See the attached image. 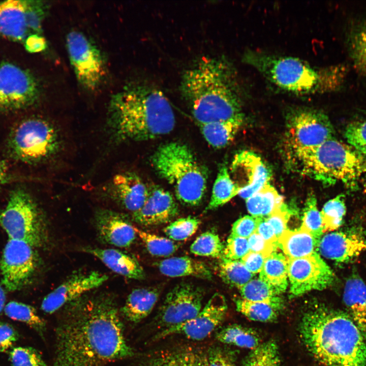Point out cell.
<instances>
[{"mask_svg": "<svg viewBox=\"0 0 366 366\" xmlns=\"http://www.w3.org/2000/svg\"><path fill=\"white\" fill-rule=\"evenodd\" d=\"M288 277L292 296L311 290H322L330 286L334 276L318 253L299 258H288Z\"/></svg>", "mask_w": 366, "mask_h": 366, "instance_id": "16", "label": "cell"}, {"mask_svg": "<svg viewBox=\"0 0 366 366\" xmlns=\"http://www.w3.org/2000/svg\"><path fill=\"white\" fill-rule=\"evenodd\" d=\"M317 248L326 258L346 263L366 250V232L350 230L329 233L321 238Z\"/></svg>", "mask_w": 366, "mask_h": 366, "instance_id": "20", "label": "cell"}, {"mask_svg": "<svg viewBox=\"0 0 366 366\" xmlns=\"http://www.w3.org/2000/svg\"><path fill=\"white\" fill-rule=\"evenodd\" d=\"M235 304L237 311L249 319L262 322L276 321L282 309L270 304L248 301L242 298L236 299Z\"/></svg>", "mask_w": 366, "mask_h": 366, "instance_id": "36", "label": "cell"}, {"mask_svg": "<svg viewBox=\"0 0 366 366\" xmlns=\"http://www.w3.org/2000/svg\"><path fill=\"white\" fill-rule=\"evenodd\" d=\"M343 300L359 329L362 328L366 323V284L357 274L347 280Z\"/></svg>", "mask_w": 366, "mask_h": 366, "instance_id": "29", "label": "cell"}, {"mask_svg": "<svg viewBox=\"0 0 366 366\" xmlns=\"http://www.w3.org/2000/svg\"><path fill=\"white\" fill-rule=\"evenodd\" d=\"M228 309L225 297L215 293L200 312L194 318L177 325L162 330L155 340L172 334H181L193 340L208 337L223 321Z\"/></svg>", "mask_w": 366, "mask_h": 366, "instance_id": "17", "label": "cell"}, {"mask_svg": "<svg viewBox=\"0 0 366 366\" xmlns=\"http://www.w3.org/2000/svg\"><path fill=\"white\" fill-rule=\"evenodd\" d=\"M6 294L3 288L0 284V314L5 307Z\"/></svg>", "mask_w": 366, "mask_h": 366, "instance_id": "58", "label": "cell"}, {"mask_svg": "<svg viewBox=\"0 0 366 366\" xmlns=\"http://www.w3.org/2000/svg\"><path fill=\"white\" fill-rule=\"evenodd\" d=\"M4 312L10 318L25 323L41 334L44 333L45 322L34 307L13 301L5 306Z\"/></svg>", "mask_w": 366, "mask_h": 366, "instance_id": "38", "label": "cell"}, {"mask_svg": "<svg viewBox=\"0 0 366 366\" xmlns=\"http://www.w3.org/2000/svg\"><path fill=\"white\" fill-rule=\"evenodd\" d=\"M160 293L159 289L155 287L134 289L128 295L121 309L124 317L133 323L140 322L152 311Z\"/></svg>", "mask_w": 366, "mask_h": 366, "instance_id": "26", "label": "cell"}, {"mask_svg": "<svg viewBox=\"0 0 366 366\" xmlns=\"http://www.w3.org/2000/svg\"><path fill=\"white\" fill-rule=\"evenodd\" d=\"M17 339V334L10 324L0 322V352L9 349Z\"/></svg>", "mask_w": 366, "mask_h": 366, "instance_id": "53", "label": "cell"}, {"mask_svg": "<svg viewBox=\"0 0 366 366\" xmlns=\"http://www.w3.org/2000/svg\"><path fill=\"white\" fill-rule=\"evenodd\" d=\"M110 188L114 200L133 213L142 207L149 191V188L137 175L126 172L115 175Z\"/></svg>", "mask_w": 366, "mask_h": 366, "instance_id": "23", "label": "cell"}, {"mask_svg": "<svg viewBox=\"0 0 366 366\" xmlns=\"http://www.w3.org/2000/svg\"><path fill=\"white\" fill-rule=\"evenodd\" d=\"M108 279L107 275L98 271L73 274L44 297L41 309L46 313H53L101 286Z\"/></svg>", "mask_w": 366, "mask_h": 366, "instance_id": "18", "label": "cell"}, {"mask_svg": "<svg viewBox=\"0 0 366 366\" xmlns=\"http://www.w3.org/2000/svg\"><path fill=\"white\" fill-rule=\"evenodd\" d=\"M7 167L4 161L0 160V188L8 179Z\"/></svg>", "mask_w": 366, "mask_h": 366, "instance_id": "57", "label": "cell"}, {"mask_svg": "<svg viewBox=\"0 0 366 366\" xmlns=\"http://www.w3.org/2000/svg\"><path fill=\"white\" fill-rule=\"evenodd\" d=\"M218 267L220 277L223 281L239 289L250 281L254 276L238 260L222 258Z\"/></svg>", "mask_w": 366, "mask_h": 366, "instance_id": "39", "label": "cell"}, {"mask_svg": "<svg viewBox=\"0 0 366 366\" xmlns=\"http://www.w3.org/2000/svg\"><path fill=\"white\" fill-rule=\"evenodd\" d=\"M345 138L354 148L366 145V121L350 123L346 128Z\"/></svg>", "mask_w": 366, "mask_h": 366, "instance_id": "48", "label": "cell"}, {"mask_svg": "<svg viewBox=\"0 0 366 366\" xmlns=\"http://www.w3.org/2000/svg\"><path fill=\"white\" fill-rule=\"evenodd\" d=\"M232 170L241 179L238 195L246 200L269 184L271 177V171L260 157L247 150L235 156Z\"/></svg>", "mask_w": 366, "mask_h": 366, "instance_id": "19", "label": "cell"}, {"mask_svg": "<svg viewBox=\"0 0 366 366\" xmlns=\"http://www.w3.org/2000/svg\"><path fill=\"white\" fill-rule=\"evenodd\" d=\"M207 358L208 366H235L232 354L220 347L210 348L207 351Z\"/></svg>", "mask_w": 366, "mask_h": 366, "instance_id": "51", "label": "cell"}, {"mask_svg": "<svg viewBox=\"0 0 366 366\" xmlns=\"http://www.w3.org/2000/svg\"><path fill=\"white\" fill-rule=\"evenodd\" d=\"M360 331L363 336L364 338L366 339V324L365 326L360 330Z\"/></svg>", "mask_w": 366, "mask_h": 366, "instance_id": "60", "label": "cell"}, {"mask_svg": "<svg viewBox=\"0 0 366 366\" xmlns=\"http://www.w3.org/2000/svg\"><path fill=\"white\" fill-rule=\"evenodd\" d=\"M258 218L246 216L233 224L230 235L248 238L256 231Z\"/></svg>", "mask_w": 366, "mask_h": 366, "instance_id": "50", "label": "cell"}, {"mask_svg": "<svg viewBox=\"0 0 366 366\" xmlns=\"http://www.w3.org/2000/svg\"><path fill=\"white\" fill-rule=\"evenodd\" d=\"M346 211L345 198L339 195L328 201L320 212L323 232L333 231L342 224Z\"/></svg>", "mask_w": 366, "mask_h": 366, "instance_id": "41", "label": "cell"}, {"mask_svg": "<svg viewBox=\"0 0 366 366\" xmlns=\"http://www.w3.org/2000/svg\"><path fill=\"white\" fill-rule=\"evenodd\" d=\"M66 45L70 62L78 82L90 90L97 88L106 74L100 50L82 33L70 32Z\"/></svg>", "mask_w": 366, "mask_h": 366, "instance_id": "12", "label": "cell"}, {"mask_svg": "<svg viewBox=\"0 0 366 366\" xmlns=\"http://www.w3.org/2000/svg\"><path fill=\"white\" fill-rule=\"evenodd\" d=\"M318 242L307 230L287 229L278 238V246L288 258H299L313 253Z\"/></svg>", "mask_w": 366, "mask_h": 366, "instance_id": "28", "label": "cell"}, {"mask_svg": "<svg viewBox=\"0 0 366 366\" xmlns=\"http://www.w3.org/2000/svg\"><path fill=\"white\" fill-rule=\"evenodd\" d=\"M108 123L119 141H144L170 133L175 117L161 91L146 85H132L111 98Z\"/></svg>", "mask_w": 366, "mask_h": 366, "instance_id": "4", "label": "cell"}, {"mask_svg": "<svg viewBox=\"0 0 366 366\" xmlns=\"http://www.w3.org/2000/svg\"><path fill=\"white\" fill-rule=\"evenodd\" d=\"M33 75L13 64L0 63V110H13L33 104L39 96Z\"/></svg>", "mask_w": 366, "mask_h": 366, "instance_id": "13", "label": "cell"}, {"mask_svg": "<svg viewBox=\"0 0 366 366\" xmlns=\"http://www.w3.org/2000/svg\"><path fill=\"white\" fill-rule=\"evenodd\" d=\"M239 289L244 299L264 302L283 309L282 298L260 278L251 280Z\"/></svg>", "mask_w": 366, "mask_h": 366, "instance_id": "37", "label": "cell"}, {"mask_svg": "<svg viewBox=\"0 0 366 366\" xmlns=\"http://www.w3.org/2000/svg\"><path fill=\"white\" fill-rule=\"evenodd\" d=\"M242 60L278 88L300 95L336 89L346 73L343 67L318 70L297 57L254 50L246 52Z\"/></svg>", "mask_w": 366, "mask_h": 366, "instance_id": "5", "label": "cell"}, {"mask_svg": "<svg viewBox=\"0 0 366 366\" xmlns=\"http://www.w3.org/2000/svg\"><path fill=\"white\" fill-rule=\"evenodd\" d=\"M45 14L44 4L34 1L0 2V36L24 41L41 31Z\"/></svg>", "mask_w": 366, "mask_h": 366, "instance_id": "11", "label": "cell"}, {"mask_svg": "<svg viewBox=\"0 0 366 366\" xmlns=\"http://www.w3.org/2000/svg\"><path fill=\"white\" fill-rule=\"evenodd\" d=\"M249 251L248 238L230 235L224 246L222 258L238 260Z\"/></svg>", "mask_w": 366, "mask_h": 366, "instance_id": "47", "label": "cell"}, {"mask_svg": "<svg viewBox=\"0 0 366 366\" xmlns=\"http://www.w3.org/2000/svg\"><path fill=\"white\" fill-rule=\"evenodd\" d=\"M240 189L232 179L227 167L221 166L212 187L211 196L205 211L214 210L238 195Z\"/></svg>", "mask_w": 366, "mask_h": 366, "instance_id": "33", "label": "cell"}, {"mask_svg": "<svg viewBox=\"0 0 366 366\" xmlns=\"http://www.w3.org/2000/svg\"><path fill=\"white\" fill-rule=\"evenodd\" d=\"M348 45L355 69L366 76V21L357 25L350 32Z\"/></svg>", "mask_w": 366, "mask_h": 366, "instance_id": "35", "label": "cell"}, {"mask_svg": "<svg viewBox=\"0 0 366 366\" xmlns=\"http://www.w3.org/2000/svg\"><path fill=\"white\" fill-rule=\"evenodd\" d=\"M1 212H2V211H0V220H1Z\"/></svg>", "mask_w": 366, "mask_h": 366, "instance_id": "61", "label": "cell"}, {"mask_svg": "<svg viewBox=\"0 0 366 366\" xmlns=\"http://www.w3.org/2000/svg\"><path fill=\"white\" fill-rule=\"evenodd\" d=\"M84 251L96 257L112 271L122 276L135 280L145 277L143 269L138 262L118 250L88 248Z\"/></svg>", "mask_w": 366, "mask_h": 366, "instance_id": "25", "label": "cell"}, {"mask_svg": "<svg viewBox=\"0 0 366 366\" xmlns=\"http://www.w3.org/2000/svg\"><path fill=\"white\" fill-rule=\"evenodd\" d=\"M200 224V220L195 217L182 218L171 222L164 232L170 239L184 240L196 232Z\"/></svg>", "mask_w": 366, "mask_h": 366, "instance_id": "45", "label": "cell"}, {"mask_svg": "<svg viewBox=\"0 0 366 366\" xmlns=\"http://www.w3.org/2000/svg\"><path fill=\"white\" fill-rule=\"evenodd\" d=\"M355 149L357 150L364 159H366V145L359 146Z\"/></svg>", "mask_w": 366, "mask_h": 366, "instance_id": "59", "label": "cell"}, {"mask_svg": "<svg viewBox=\"0 0 366 366\" xmlns=\"http://www.w3.org/2000/svg\"><path fill=\"white\" fill-rule=\"evenodd\" d=\"M278 346L270 340L260 344L246 357L242 366H280Z\"/></svg>", "mask_w": 366, "mask_h": 366, "instance_id": "40", "label": "cell"}, {"mask_svg": "<svg viewBox=\"0 0 366 366\" xmlns=\"http://www.w3.org/2000/svg\"><path fill=\"white\" fill-rule=\"evenodd\" d=\"M246 200L249 212L253 217L261 218L267 217L284 203L283 196L269 183Z\"/></svg>", "mask_w": 366, "mask_h": 366, "instance_id": "32", "label": "cell"}, {"mask_svg": "<svg viewBox=\"0 0 366 366\" xmlns=\"http://www.w3.org/2000/svg\"><path fill=\"white\" fill-rule=\"evenodd\" d=\"M178 212L173 196L159 187L149 188L147 198L142 207L133 213L135 222L144 226H155L168 223Z\"/></svg>", "mask_w": 366, "mask_h": 366, "instance_id": "21", "label": "cell"}, {"mask_svg": "<svg viewBox=\"0 0 366 366\" xmlns=\"http://www.w3.org/2000/svg\"><path fill=\"white\" fill-rule=\"evenodd\" d=\"M224 246L219 235L212 231L200 235L190 247L191 252L196 255L222 258Z\"/></svg>", "mask_w": 366, "mask_h": 366, "instance_id": "42", "label": "cell"}, {"mask_svg": "<svg viewBox=\"0 0 366 366\" xmlns=\"http://www.w3.org/2000/svg\"><path fill=\"white\" fill-rule=\"evenodd\" d=\"M248 241L250 251L259 253L265 258L276 252L278 247L277 245L266 241L256 232L252 234L248 238Z\"/></svg>", "mask_w": 366, "mask_h": 366, "instance_id": "52", "label": "cell"}, {"mask_svg": "<svg viewBox=\"0 0 366 366\" xmlns=\"http://www.w3.org/2000/svg\"><path fill=\"white\" fill-rule=\"evenodd\" d=\"M151 162L182 204L199 205L206 192L207 173L188 146L177 142L163 144L155 152Z\"/></svg>", "mask_w": 366, "mask_h": 366, "instance_id": "6", "label": "cell"}, {"mask_svg": "<svg viewBox=\"0 0 366 366\" xmlns=\"http://www.w3.org/2000/svg\"><path fill=\"white\" fill-rule=\"evenodd\" d=\"M265 258L259 253L249 251L240 261L250 272L254 274L260 272Z\"/></svg>", "mask_w": 366, "mask_h": 366, "instance_id": "54", "label": "cell"}, {"mask_svg": "<svg viewBox=\"0 0 366 366\" xmlns=\"http://www.w3.org/2000/svg\"><path fill=\"white\" fill-rule=\"evenodd\" d=\"M288 258L274 252L265 258L259 278L279 295L288 286Z\"/></svg>", "mask_w": 366, "mask_h": 366, "instance_id": "30", "label": "cell"}, {"mask_svg": "<svg viewBox=\"0 0 366 366\" xmlns=\"http://www.w3.org/2000/svg\"><path fill=\"white\" fill-rule=\"evenodd\" d=\"M291 211L284 203L266 218L265 220L271 226L278 238L287 230V224Z\"/></svg>", "mask_w": 366, "mask_h": 366, "instance_id": "49", "label": "cell"}, {"mask_svg": "<svg viewBox=\"0 0 366 366\" xmlns=\"http://www.w3.org/2000/svg\"><path fill=\"white\" fill-rule=\"evenodd\" d=\"M12 366H47L40 354L27 347L14 348L10 353Z\"/></svg>", "mask_w": 366, "mask_h": 366, "instance_id": "46", "label": "cell"}, {"mask_svg": "<svg viewBox=\"0 0 366 366\" xmlns=\"http://www.w3.org/2000/svg\"><path fill=\"white\" fill-rule=\"evenodd\" d=\"M12 156L27 163L45 161L56 154L61 146L56 128L41 118H29L19 124L12 131L9 140Z\"/></svg>", "mask_w": 366, "mask_h": 366, "instance_id": "8", "label": "cell"}, {"mask_svg": "<svg viewBox=\"0 0 366 366\" xmlns=\"http://www.w3.org/2000/svg\"><path fill=\"white\" fill-rule=\"evenodd\" d=\"M244 118L216 121L199 125L207 143L216 148L228 145L241 128Z\"/></svg>", "mask_w": 366, "mask_h": 366, "instance_id": "31", "label": "cell"}, {"mask_svg": "<svg viewBox=\"0 0 366 366\" xmlns=\"http://www.w3.org/2000/svg\"><path fill=\"white\" fill-rule=\"evenodd\" d=\"M203 291L191 283L182 282L166 295L156 321L163 329L195 317L202 310Z\"/></svg>", "mask_w": 366, "mask_h": 366, "instance_id": "14", "label": "cell"}, {"mask_svg": "<svg viewBox=\"0 0 366 366\" xmlns=\"http://www.w3.org/2000/svg\"><path fill=\"white\" fill-rule=\"evenodd\" d=\"M301 172L325 185L353 183L366 171L363 157L354 147L332 138L293 157Z\"/></svg>", "mask_w": 366, "mask_h": 366, "instance_id": "7", "label": "cell"}, {"mask_svg": "<svg viewBox=\"0 0 366 366\" xmlns=\"http://www.w3.org/2000/svg\"><path fill=\"white\" fill-rule=\"evenodd\" d=\"M0 225L9 239L22 240L41 247L47 241L44 221L36 203L24 190L17 189L10 195L1 212Z\"/></svg>", "mask_w": 366, "mask_h": 366, "instance_id": "9", "label": "cell"}, {"mask_svg": "<svg viewBox=\"0 0 366 366\" xmlns=\"http://www.w3.org/2000/svg\"><path fill=\"white\" fill-rule=\"evenodd\" d=\"M157 266L162 274L170 277L192 276L206 280L212 277L205 263L189 257H170L159 262Z\"/></svg>", "mask_w": 366, "mask_h": 366, "instance_id": "27", "label": "cell"}, {"mask_svg": "<svg viewBox=\"0 0 366 366\" xmlns=\"http://www.w3.org/2000/svg\"><path fill=\"white\" fill-rule=\"evenodd\" d=\"M133 366H208L207 352L195 347L183 346L150 353Z\"/></svg>", "mask_w": 366, "mask_h": 366, "instance_id": "24", "label": "cell"}, {"mask_svg": "<svg viewBox=\"0 0 366 366\" xmlns=\"http://www.w3.org/2000/svg\"><path fill=\"white\" fill-rule=\"evenodd\" d=\"M95 223L99 237L105 243L126 248L129 247L136 238L134 227L121 214L101 210L96 215Z\"/></svg>", "mask_w": 366, "mask_h": 366, "instance_id": "22", "label": "cell"}, {"mask_svg": "<svg viewBox=\"0 0 366 366\" xmlns=\"http://www.w3.org/2000/svg\"><path fill=\"white\" fill-rule=\"evenodd\" d=\"M216 338L223 343L251 350L261 344L260 338L257 331L236 324L224 327L217 333Z\"/></svg>", "mask_w": 366, "mask_h": 366, "instance_id": "34", "label": "cell"}, {"mask_svg": "<svg viewBox=\"0 0 366 366\" xmlns=\"http://www.w3.org/2000/svg\"><path fill=\"white\" fill-rule=\"evenodd\" d=\"M287 119L286 143L292 157L333 138L332 125L327 115L320 110L294 108L288 113Z\"/></svg>", "mask_w": 366, "mask_h": 366, "instance_id": "10", "label": "cell"}, {"mask_svg": "<svg viewBox=\"0 0 366 366\" xmlns=\"http://www.w3.org/2000/svg\"><path fill=\"white\" fill-rule=\"evenodd\" d=\"M26 49L30 52H38L45 49L46 43L44 38L38 34L29 36L25 40Z\"/></svg>", "mask_w": 366, "mask_h": 366, "instance_id": "56", "label": "cell"}, {"mask_svg": "<svg viewBox=\"0 0 366 366\" xmlns=\"http://www.w3.org/2000/svg\"><path fill=\"white\" fill-rule=\"evenodd\" d=\"M67 304L56 329L53 366H106L133 355L113 297L80 298Z\"/></svg>", "mask_w": 366, "mask_h": 366, "instance_id": "1", "label": "cell"}, {"mask_svg": "<svg viewBox=\"0 0 366 366\" xmlns=\"http://www.w3.org/2000/svg\"><path fill=\"white\" fill-rule=\"evenodd\" d=\"M34 247L22 240L9 239L4 249L0 267L2 283L9 291L24 287L36 269Z\"/></svg>", "mask_w": 366, "mask_h": 366, "instance_id": "15", "label": "cell"}, {"mask_svg": "<svg viewBox=\"0 0 366 366\" xmlns=\"http://www.w3.org/2000/svg\"><path fill=\"white\" fill-rule=\"evenodd\" d=\"M301 227L308 231L319 242L323 233L320 212L317 206V199L310 194L306 201Z\"/></svg>", "mask_w": 366, "mask_h": 366, "instance_id": "44", "label": "cell"}, {"mask_svg": "<svg viewBox=\"0 0 366 366\" xmlns=\"http://www.w3.org/2000/svg\"><path fill=\"white\" fill-rule=\"evenodd\" d=\"M255 232L259 234L266 241L278 245V238L272 227L265 218H258L257 228Z\"/></svg>", "mask_w": 366, "mask_h": 366, "instance_id": "55", "label": "cell"}, {"mask_svg": "<svg viewBox=\"0 0 366 366\" xmlns=\"http://www.w3.org/2000/svg\"><path fill=\"white\" fill-rule=\"evenodd\" d=\"M137 234L144 243L148 252L158 257H167L172 255L178 246L173 240L144 231L134 227Z\"/></svg>", "mask_w": 366, "mask_h": 366, "instance_id": "43", "label": "cell"}, {"mask_svg": "<svg viewBox=\"0 0 366 366\" xmlns=\"http://www.w3.org/2000/svg\"><path fill=\"white\" fill-rule=\"evenodd\" d=\"M307 350L323 366H366V343L352 317L324 306L308 310L298 326Z\"/></svg>", "mask_w": 366, "mask_h": 366, "instance_id": "3", "label": "cell"}, {"mask_svg": "<svg viewBox=\"0 0 366 366\" xmlns=\"http://www.w3.org/2000/svg\"><path fill=\"white\" fill-rule=\"evenodd\" d=\"M180 90L199 125L244 118L236 70L224 57H202L183 74Z\"/></svg>", "mask_w": 366, "mask_h": 366, "instance_id": "2", "label": "cell"}]
</instances>
